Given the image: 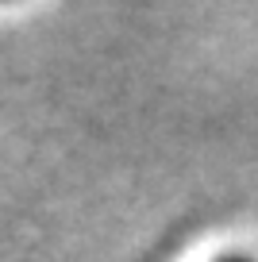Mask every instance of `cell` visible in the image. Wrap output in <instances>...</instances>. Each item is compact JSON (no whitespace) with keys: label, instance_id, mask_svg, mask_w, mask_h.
<instances>
[{"label":"cell","instance_id":"1","mask_svg":"<svg viewBox=\"0 0 258 262\" xmlns=\"http://www.w3.org/2000/svg\"><path fill=\"white\" fill-rule=\"evenodd\" d=\"M224 262H250V258H239V254H235V258H224Z\"/></svg>","mask_w":258,"mask_h":262}]
</instances>
